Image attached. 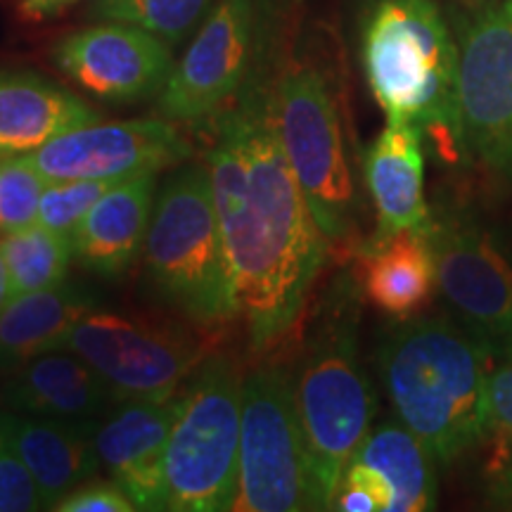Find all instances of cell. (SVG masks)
<instances>
[{"label":"cell","mask_w":512,"mask_h":512,"mask_svg":"<svg viewBox=\"0 0 512 512\" xmlns=\"http://www.w3.org/2000/svg\"><path fill=\"white\" fill-rule=\"evenodd\" d=\"M190 155L192 145L169 119H131L79 126L24 157L46 183H57L126 181L159 174Z\"/></svg>","instance_id":"13"},{"label":"cell","mask_w":512,"mask_h":512,"mask_svg":"<svg viewBox=\"0 0 512 512\" xmlns=\"http://www.w3.org/2000/svg\"><path fill=\"white\" fill-rule=\"evenodd\" d=\"M489 422L512 437V356L489 377Z\"/></svg>","instance_id":"30"},{"label":"cell","mask_w":512,"mask_h":512,"mask_svg":"<svg viewBox=\"0 0 512 512\" xmlns=\"http://www.w3.org/2000/svg\"><path fill=\"white\" fill-rule=\"evenodd\" d=\"M76 3H81V0H17L15 8L24 22H46V19L62 15Z\"/></svg>","instance_id":"31"},{"label":"cell","mask_w":512,"mask_h":512,"mask_svg":"<svg viewBox=\"0 0 512 512\" xmlns=\"http://www.w3.org/2000/svg\"><path fill=\"white\" fill-rule=\"evenodd\" d=\"M425 133L411 121L387 119L366 157V183L377 214V233L430 230L425 200Z\"/></svg>","instance_id":"18"},{"label":"cell","mask_w":512,"mask_h":512,"mask_svg":"<svg viewBox=\"0 0 512 512\" xmlns=\"http://www.w3.org/2000/svg\"><path fill=\"white\" fill-rule=\"evenodd\" d=\"M351 460L373 467L389 486L392 512H425L437 505V460L403 422L370 430Z\"/></svg>","instance_id":"23"},{"label":"cell","mask_w":512,"mask_h":512,"mask_svg":"<svg viewBox=\"0 0 512 512\" xmlns=\"http://www.w3.org/2000/svg\"><path fill=\"white\" fill-rule=\"evenodd\" d=\"M363 67L387 119L411 121L456 155L458 43L434 0H377L363 27Z\"/></svg>","instance_id":"3"},{"label":"cell","mask_w":512,"mask_h":512,"mask_svg":"<svg viewBox=\"0 0 512 512\" xmlns=\"http://www.w3.org/2000/svg\"><path fill=\"white\" fill-rule=\"evenodd\" d=\"M211 121L207 169L240 316L259 354L280 342L309 302L330 242L280 143L271 86L249 83Z\"/></svg>","instance_id":"1"},{"label":"cell","mask_w":512,"mask_h":512,"mask_svg":"<svg viewBox=\"0 0 512 512\" xmlns=\"http://www.w3.org/2000/svg\"><path fill=\"white\" fill-rule=\"evenodd\" d=\"M100 114L79 95L31 72H0V159L24 157Z\"/></svg>","instance_id":"21"},{"label":"cell","mask_w":512,"mask_h":512,"mask_svg":"<svg viewBox=\"0 0 512 512\" xmlns=\"http://www.w3.org/2000/svg\"><path fill=\"white\" fill-rule=\"evenodd\" d=\"M62 349L86 358L121 401H164L202 363L204 351L188 332L169 323L91 311Z\"/></svg>","instance_id":"9"},{"label":"cell","mask_w":512,"mask_h":512,"mask_svg":"<svg viewBox=\"0 0 512 512\" xmlns=\"http://www.w3.org/2000/svg\"><path fill=\"white\" fill-rule=\"evenodd\" d=\"M95 306L91 290L67 280L10 299L0 311V370H17L46 351L62 349L74 325Z\"/></svg>","instance_id":"22"},{"label":"cell","mask_w":512,"mask_h":512,"mask_svg":"<svg viewBox=\"0 0 512 512\" xmlns=\"http://www.w3.org/2000/svg\"><path fill=\"white\" fill-rule=\"evenodd\" d=\"M55 512H133L131 496L117 482H86L55 503Z\"/></svg>","instance_id":"29"},{"label":"cell","mask_w":512,"mask_h":512,"mask_svg":"<svg viewBox=\"0 0 512 512\" xmlns=\"http://www.w3.org/2000/svg\"><path fill=\"white\" fill-rule=\"evenodd\" d=\"M53 62L83 91L105 102H136L162 93L174 72L169 43L136 24H98L64 36Z\"/></svg>","instance_id":"14"},{"label":"cell","mask_w":512,"mask_h":512,"mask_svg":"<svg viewBox=\"0 0 512 512\" xmlns=\"http://www.w3.org/2000/svg\"><path fill=\"white\" fill-rule=\"evenodd\" d=\"M264 0H219L157 100L169 121H207L259 76Z\"/></svg>","instance_id":"10"},{"label":"cell","mask_w":512,"mask_h":512,"mask_svg":"<svg viewBox=\"0 0 512 512\" xmlns=\"http://www.w3.org/2000/svg\"><path fill=\"white\" fill-rule=\"evenodd\" d=\"M0 432L34 477L43 510L91 482L102 465L93 418H46L8 408L0 411Z\"/></svg>","instance_id":"16"},{"label":"cell","mask_w":512,"mask_h":512,"mask_svg":"<svg viewBox=\"0 0 512 512\" xmlns=\"http://www.w3.org/2000/svg\"><path fill=\"white\" fill-rule=\"evenodd\" d=\"M458 105L465 150L512 174V0H484L460 29Z\"/></svg>","instance_id":"11"},{"label":"cell","mask_w":512,"mask_h":512,"mask_svg":"<svg viewBox=\"0 0 512 512\" xmlns=\"http://www.w3.org/2000/svg\"><path fill=\"white\" fill-rule=\"evenodd\" d=\"M361 287L368 302L387 316H420L439 292L430 230L375 235L361 252Z\"/></svg>","instance_id":"20"},{"label":"cell","mask_w":512,"mask_h":512,"mask_svg":"<svg viewBox=\"0 0 512 512\" xmlns=\"http://www.w3.org/2000/svg\"><path fill=\"white\" fill-rule=\"evenodd\" d=\"M157 174H140L114 183L86 219L74 230V259L100 278H121L143 252L152 209H155Z\"/></svg>","instance_id":"17"},{"label":"cell","mask_w":512,"mask_h":512,"mask_svg":"<svg viewBox=\"0 0 512 512\" xmlns=\"http://www.w3.org/2000/svg\"><path fill=\"white\" fill-rule=\"evenodd\" d=\"M3 403L15 413L46 418H98L117 403L112 389L86 358L55 349L15 370Z\"/></svg>","instance_id":"19"},{"label":"cell","mask_w":512,"mask_h":512,"mask_svg":"<svg viewBox=\"0 0 512 512\" xmlns=\"http://www.w3.org/2000/svg\"><path fill=\"white\" fill-rule=\"evenodd\" d=\"M181 408V394L164 401H121L98 425L100 463L138 510H169L166 444Z\"/></svg>","instance_id":"15"},{"label":"cell","mask_w":512,"mask_h":512,"mask_svg":"<svg viewBox=\"0 0 512 512\" xmlns=\"http://www.w3.org/2000/svg\"><path fill=\"white\" fill-rule=\"evenodd\" d=\"M439 292L465 328L491 351L512 356V256L477 223L432 221Z\"/></svg>","instance_id":"12"},{"label":"cell","mask_w":512,"mask_h":512,"mask_svg":"<svg viewBox=\"0 0 512 512\" xmlns=\"http://www.w3.org/2000/svg\"><path fill=\"white\" fill-rule=\"evenodd\" d=\"M46 185L27 157L0 159V233L36 223Z\"/></svg>","instance_id":"26"},{"label":"cell","mask_w":512,"mask_h":512,"mask_svg":"<svg viewBox=\"0 0 512 512\" xmlns=\"http://www.w3.org/2000/svg\"><path fill=\"white\" fill-rule=\"evenodd\" d=\"M145 264L157 297L185 318L214 325L240 316L207 164L166 178L152 209Z\"/></svg>","instance_id":"4"},{"label":"cell","mask_w":512,"mask_h":512,"mask_svg":"<svg viewBox=\"0 0 512 512\" xmlns=\"http://www.w3.org/2000/svg\"><path fill=\"white\" fill-rule=\"evenodd\" d=\"M294 396L316 505L330 510L342 472L375 418L373 387L358 361L354 330L344 320H330L311 337L294 375Z\"/></svg>","instance_id":"6"},{"label":"cell","mask_w":512,"mask_h":512,"mask_svg":"<svg viewBox=\"0 0 512 512\" xmlns=\"http://www.w3.org/2000/svg\"><path fill=\"white\" fill-rule=\"evenodd\" d=\"M119 181H57L43 188L36 223L72 238L93 204Z\"/></svg>","instance_id":"27"},{"label":"cell","mask_w":512,"mask_h":512,"mask_svg":"<svg viewBox=\"0 0 512 512\" xmlns=\"http://www.w3.org/2000/svg\"><path fill=\"white\" fill-rule=\"evenodd\" d=\"M491 501L498 508L512 510V467L510 470H503L501 475H496L494 482H491Z\"/></svg>","instance_id":"32"},{"label":"cell","mask_w":512,"mask_h":512,"mask_svg":"<svg viewBox=\"0 0 512 512\" xmlns=\"http://www.w3.org/2000/svg\"><path fill=\"white\" fill-rule=\"evenodd\" d=\"M242 375L228 356L195 368L166 444L169 510L226 512L238 496Z\"/></svg>","instance_id":"5"},{"label":"cell","mask_w":512,"mask_h":512,"mask_svg":"<svg viewBox=\"0 0 512 512\" xmlns=\"http://www.w3.org/2000/svg\"><path fill=\"white\" fill-rule=\"evenodd\" d=\"M240 512L318 510L294 377L278 363L242 377Z\"/></svg>","instance_id":"8"},{"label":"cell","mask_w":512,"mask_h":512,"mask_svg":"<svg viewBox=\"0 0 512 512\" xmlns=\"http://www.w3.org/2000/svg\"><path fill=\"white\" fill-rule=\"evenodd\" d=\"M489 354L482 339L441 318H408L382 339L377 358L389 401L441 465L491 430Z\"/></svg>","instance_id":"2"},{"label":"cell","mask_w":512,"mask_h":512,"mask_svg":"<svg viewBox=\"0 0 512 512\" xmlns=\"http://www.w3.org/2000/svg\"><path fill=\"white\" fill-rule=\"evenodd\" d=\"M43 510L38 486L0 432V512Z\"/></svg>","instance_id":"28"},{"label":"cell","mask_w":512,"mask_h":512,"mask_svg":"<svg viewBox=\"0 0 512 512\" xmlns=\"http://www.w3.org/2000/svg\"><path fill=\"white\" fill-rule=\"evenodd\" d=\"M273 117L294 178L328 242L347 240L356 190L328 81L311 64H290L271 86Z\"/></svg>","instance_id":"7"},{"label":"cell","mask_w":512,"mask_h":512,"mask_svg":"<svg viewBox=\"0 0 512 512\" xmlns=\"http://www.w3.org/2000/svg\"><path fill=\"white\" fill-rule=\"evenodd\" d=\"M0 254L8 268L10 299H15L64 283L74 245L69 235L31 223L0 235Z\"/></svg>","instance_id":"24"},{"label":"cell","mask_w":512,"mask_h":512,"mask_svg":"<svg viewBox=\"0 0 512 512\" xmlns=\"http://www.w3.org/2000/svg\"><path fill=\"white\" fill-rule=\"evenodd\" d=\"M211 5L214 0H95L93 17L136 24L176 46L200 24Z\"/></svg>","instance_id":"25"},{"label":"cell","mask_w":512,"mask_h":512,"mask_svg":"<svg viewBox=\"0 0 512 512\" xmlns=\"http://www.w3.org/2000/svg\"><path fill=\"white\" fill-rule=\"evenodd\" d=\"M10 302V280H8V268H5L3 254H0V311Z\"/></svg>","instance_id":"33"}]
</instances>
